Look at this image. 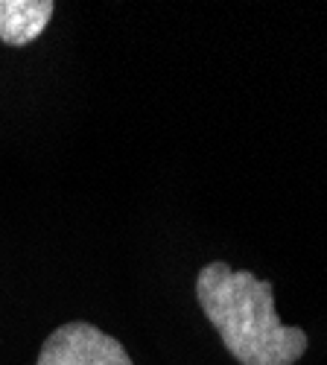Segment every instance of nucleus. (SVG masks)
Here are the masks:
<instances>
[{"mask_svg":"<svg viewBox=\"0 0 327 365\" xmlns=\"http://www.w3.org/2000/svg\"><path fill=\"white\" fill-rule=\"evenodd\" d=\"M196 301L240 365H295L310 348L301 327L281 322L272 281H260L249 269L219 260L202 266Z\"/></svg>","mask_w":327,"mask_h":365,"instance_id":"nucleus-1","label":"nucleus"},{"mask_svg":"<svg viewBox=\"0 0 327 365\" xmlns=\"http://www.w3.org/2000/svg\"><path fill=\"white\" fill-rule=\"evenodd\" d=\"M36 365H135L114 336L88 322L56 327L41 345Z\"/></svg>","mask_w":327,"mask_h":365,"instance_id":"nucleus-2","label":"nucleus"},{"mask_svg":"<svg viewBox=\"0 0 327 365\" xmlns=\"http://www.w3.org/2000/svg\"><path fill=\"white\" fill-rule=\"evenodd\" d=\"M53 0H0V41L9 47L33 44L53 18Z\"/></svg>","mask_w":327,"mask_h":365,"instance_id":"nucleus-3","label":"nucleus"}]
</instances>
